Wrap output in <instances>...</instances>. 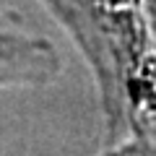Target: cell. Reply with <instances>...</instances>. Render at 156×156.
<instances>
[{"label":"cell","instance_id":"cell-1","mask_svg":"<svg viewBox=\"0 0 156 156\" xmlns=\"http://www.w3.org/2000/svg\"><path fill=\"white\" fill-rule=\"evenodd\" d=\"M148 11L154 16V29H156V0H148Z\"/></svg>","mask_w":156,"mask_h":156}]
</instances>
